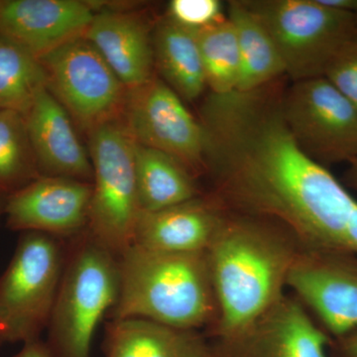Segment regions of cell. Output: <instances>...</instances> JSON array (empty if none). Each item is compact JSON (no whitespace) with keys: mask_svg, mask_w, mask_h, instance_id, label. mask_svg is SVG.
Returning a JSON list of instances; mask_svg holds the SVG:
<instances>
[{"mask_svg":"<svg viewBox=\"0 0 357 357\" xmlns=\"http://www.w3.org/2000/svg\"><path fill=\"white\" fill-rule=\"evenodd\" d=\"M287 289L331 338L357 330V253L304 249Z\"/></svg>","mask_w":357,"mask_h":357,"instance_id":"10","label":"cell"},{"mask_svg":"<svg viewBox=\"0 0 357 357\" xmlns=\"http://www.w3.org/2000/svg\"><path fill=\"white\" fill-rule=\"evenodd\" d=\"M135 170L142 211L163 210L204 194L198 178L180 161L136 142Z\"/></svg>","mask_w":357,"mask_h":357,"instance_id":"20","label":"cell"},{"mask_svg":"<svg viewBox=\"0 0 357 357\" xmlns=\"http://www.w3.org/2000/svg\"><path fill=\"white\" fill-rule=\"evenodd\" d=\"M324 77L357 109V32L338 49Z\"/></svg>","mask_w":357,"mask_h":357,"instance_id":"24","label":"cell"},{"mask_svg":"<svg viewBox=\"0 0 357 357\" xmlns=\"http://www.w3.org/2000/svg\"><path fill=\"white\" fill-rule=\"evenodd\" d=\"M119 262V295L107 319H144L204 332L218 310L206 251L175 253L133 244Z\"/></svg>","mask_w":357,"mask_h":357,"instance_id":"2","label":"cell"},{"mask_svg":"<svg viewBox=\"0 0 357 357\" xmlns=\"http://www.w3.org/2000/svg\"><path fill=\"white\" fill-rule=\"evenodd\" d=\"M227 16L236 30L241 60L236 91H257L286 77L273 40L243 0L229 1Z\"/></svg>","mask_w":357,"mask_h":357,"instance_id":"19","label":"cell"},{"mask_svg":"<svg viewBox=\"0 0 357 357\" xmlns=\"http://www.w3.org/2000/svg\"><path fill=\"white\" fill-rule=\"evenodd\" d=\"M24 119L40 176L93 182L91 157L77 137L67 110L47 86L35 96Z\"/></svg>","mask_w":357,"mask_h":357,"instance_id":"14","label":"cell"},{"mask_svg":"<svg viewBox=\"0 0 357 357\" xmlns=\"http://www.w3.org/2000/svg\"><path fill=\"white\" fill-rule=\"evenodd\" d=\"M227 208L210 192L170 208L142 211L134 243L165 252L208 250Z\"/></svg>","mask_w":357,"mask_h":357,"instance_id":"15","label":"cell"},{"mask_svg":"<svg viewBox=\"0 0 357 357\" xmlns=\"http://www.w3.org/2000/svg\"><path fill=\"white\" fill-rule=\"evenodd\" d=\"M40 177L22 114L0 109V196Z\"/></svg>","mask_w":357,"mask_h":357,"instance_id":"23","label":"cell"},{"mask_svg":"<svg viewBox=\"0 0 357 357\" xmlns=\"http://www.w3.org/2000/svg\"><path fill=\"white\" fill-rule=\"evenodd\" d=\"M47 89L88 131L121 119L128 89L88 40H73L40 59Z\"/></svg>","mask_w":357,"mask_h":357,"instance_id":"7","label":"cell"},{"mask_svg":"<svg viewBox=\"0 0 357 357\" xmlns=\"http://www.w3.org/2000/svg\"><path fill=\"white\" fill-rule=\"evenodd\" d=\"M282 112L301 149L326 167L357 159V109L326 77L294 82Z\"/></svg>","mask_w":357,"mask_h":357,"instance_id":"8","label":"cell"},{"mask_svg":"<svg viewBox=\"0 0 357 357\" xmlns=\"http://www.w3.org/2000/svg\"><path fill=\"white\" fill-rule=\"evenodd\" d=\"M121 119L138 144L170 155L197 178L206 173V129L161 77L128 91Z\"/></svg>","mask_w":357,"mask_h":357,"instance_id":"9","label":"cell"},{"mask_svg":"<svg viewBox=\"0 0 357 357\" xmlns=\"http://www.w3.org/2000/svg\"><path fill=\"white\" fill-rule=\"evenodd\" d=\"M6 201L2 202L1 199H0V213H1V211H4V206H6Z\"/></svg>","mask_w":357,"mask_h":357,"instance_id":"30","label":"cell"},{"mask_svg":"<svg viewBox=\"0 0 357 357\" xmlns=\"http://www.w3.org/2000/svg\"><path fill=\"white\" fill-rule=\"evenodd\" d=\"M68 241L22 232L0 277V340L28 344L46 332L67 259Z\"/></svg>","mask_w":357,"mask_h":357,"instance_id":"4","label":"cell"},{"mask_svg":"<svg viewBox=\"0 0 357 357\" xmlns=\"http://www.w3.org/2000/svg\"><path fill=\"white\" fill-rule=\"evenodd\" d=\"M347 168L345 169L344 178H342V184L357 192V159L347 164Z\"/></svg>","mask_w":357,"mask_h":357,"instance_id":"29","label":"cell"},{"mask_svg":"<svg viewBox=\"0 0 357 357\" xmlns=\"http://www.w3.org/2000/svg\"><path fill=\"white\" fill-rule=\"evenodd\" d=\"M227 10L218 0H172L169 4V20L191 30H199L223 20Z\"/></svg>","mask_w":357,"mask_h":357,"instance_id":"25","label":"cell"},{"mask_svg":"<svg viewBox=\"0 0 357 357\" xmlns=\"http://www.w3.org/2000/svg\"><path fill=\"white\" fill-rule=\"evenodd\" d=\"M95 13L79 0H0V39L40 60L84 37Z\"/></svg>","mask_w":357,"mask_h":357,"instance_id":"13","label":"cell"},{"mask_svg":"<svg viewBox=\"0 0 357 357\" xmlns=\"http://www.w3.org/2000/svg\"><path fill=\"white\" fill-rule=\"evenodd\" d=\"M84 38L95 46L128 91L155 76L153 35L139 16L121 11L96 13Z\"/></svg>","mask_w":357,"mask_h":357,"instance_id":"16","label":"cell"},{"mask_svg":"<svg viewBox=\"0 0 357 357\" xmlns=\"http://www.w3.org/2000/svg\"><path fill=\"white\" fill-rule=\"evenodd\" d=\"M89 135L93 164L86 231L119 257L133 245L142 210L135 170V141L122 119L93 129Z\"/></svg>","mask_w":357,"mask_h":357,"instance_id":"5","label":"cell"},{"mask_svg":"<svg viewBox=\"0 0 357 357\" xmlns=\"http://www.w3.org/2000/svg\"><path fill=\"white\" fill-rule=\"evenodd\" d=\"M321 3L337 10L345 11L356 15L357 0H319Z\"/></svg>","mask_w":357,"mask_h":357,"instance_id":"28","label":"cell"},{"mask_svg":"<svg viewBox=\"0 0 357 357\" xmlns=\"http://www.w3.org/2000/svg\"><path fill=\"white\" fill-rule=\"evenodd\" d=\"M330 357H357V330L332 338L328 345Z\"/></svg>","mask_w":357,"mask_h":357,"instance_id":"26","label":"cell"},{"mask_svg":"<svg viewBox=\"0 0 357 357\" xmlns=\"http://www.w3.org/2000/svg\"><path fill=\"white\" fill-rule=\"evenodd\" d=\"M45 86L46 74L39 60L0 39V109L25 116Z\"/></svg>","mask_w":357,"mask_h":357,"instance_id":"22","label":"cell"},{"mask_svg":"<svg viewBox=\"0 0 357 357\" xmlns=\"http://www.w3.org/2000/svg\"><path fill=\"white\" fill-rule=\"evenodd\" d=\"M117 257L88 231L68 241L60 289L47 326L52 357H91L96 330L119 295Z\"/></svg>","mask_w":357,"mask_h":357,"instance_id":"3","label":"cell"},{"mask_svg":"<svg viewBox=\"0 0 357 357\" xmlns=\"http://www.w3.org/2000/svg\"><path fill=\"white\" fill-rule=\"evenodd\" d=\"M203 62L206 88L211 95L236 91L241 75L236 30L227 16L215 24L194 30Z\"/></svg>","mask_w":357,"mask_h":357,"instance_id":"21","label":"cell"},{"mask_svg":"<svg viewBox=\"0 0 357 357\" xmlns=\"http://www.w3.org/2000/svg\"><path fill=\"white\" fill-rule=\"evenodd\" d=\"M11 357H52V356L46 342L38 340L23 344L22 349Z\"/></svg>","mask_w":357,"mask_h":357,"instance_id":"27","label":"cell"},{"mask_svg":"<svg viewBox=\"0 0 357 357\" xmlns=\"http://www.w3.org/2000/svg\"><path fill=\"white\" fill-rule=\"evenodd\" d=\"M105 357H211L204 332L144 319H110L105 325Z\"/></svg>","mask_w":357,"mask_h":357,"instance_id":"17","label":"cell"},{"mask_svg":"<svg viewBox=\"0 0 357 357\" xmlns=\"http://www.w3.org/2000/svg\"><path fill=\"white\" fill-rule=\"evenodd\" d=\"M331 338L291 293L255 321L211 338V357H330Z\"/></svg>","mask_w":357,"mask_h":357,"instance_id":"11","label":"cell"},{"mask_svg":"<svg viewBox=\"0 0 357 357\" xmlns=\"http://www.w3.org/2000/svg\"><path fill=\"white\" fill-rule=\"evenodd\" d=\"M153 50L160 77L183 100L194 102L203 95L206 76L194 30L167 17L155 28Z\"/></svg>","mask_w":357,"mask_h":357,"instance_id":"18","label":"cell"},{"mask_svg":"<svg viewBox=\"0 0 357 357\" xmlns=\"http://www.w3.org/2000/svg\"><path fill=\"white\" fill-rule=\"evenodd\" d=\"M304 249L277 220L227 210L206 250L218 310L206 337L236 332L276 304Z\"/></svg>","mask_w":357,"mask_h":357,"instance_id":"1","label":"cell"},{"mask_svg":"<svg viewBox=\"0 0 357 357\" xmlns=\"http://www.w3.org/2000/svg\"><path fill=\"white\" fill-rule=\"evenodd\" d=\"M243 2L269 33L292 83L324 77L338 49L357 32L354 14L319 0Z\"/></svg>","mask_w":357,"mask_h":357,"instance_id":"6","label":"cell"},{"mask_svg":"<svg viewBox=\"0 0 357 357\" xmlns=\"http://www.w3.org/2000/svg\"><path fill=\"white\" fill-rule=\"evenodd\" d=\"M356 26H357V14L356 15Z\"/></svg>","mask_w":357,"mask_h":357,"instance_id":"32","label":"cell"},{"mask_svg":"<svg viewBox=\"0 0 357 357\" xmlns=\"http://www.w3.org/2000/svg\"><path fill=\"white\" fill-rule=\"evenodd\" d=\"M91 191V183L40 176L7 196V225L70 241L88 229Z\"/></svg>","mask_w":357,"mask_h":357,"instance_id":"12","label":"cell"},{"mask_svg":"<svg viewBox=\"0 0 357 357\" xmlns=\"http://www.w3.org/2000/svg\"><path fill=\"white\" fill-rule=\"evenodd\" d=\"M2 344H3V342H2L1 340H0V347H1Z\"/></svg>","mask_w":357,"mask_h":357,"instance_id":"31","label":"cell"}]
</instances>
